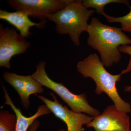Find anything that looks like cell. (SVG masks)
I'll return each mask as SVG.
<instances>
[{
  "label": "cell",
  "mask_w": 131,
  "mask_h": 131,
  "mask_svg": "<svg viewBox=\"0 0 131 131\" xmlns=\"http://www.w3.org/2000/svg\"><path fill=\"white\" fill-rule=\"evenodd\" d=\"M104 67L100 58L96 53H94L78 62L77 69L83 77L90 78L93 80L96 84L95 92L97 95L105 93L118 110L127 113H130L131 104L120 97L116 84L121 80L122 75L131 71V56L127 68L119 74H110Z\"/></svg>",
  "instance_id": "cell-1"
},
{
  "label": "cell",
  "mask_w": 131,
  "mask_h": 131,
  "mask_svg": "<svg viewBox=\"0 0 131 131\" xmlns=\"http://www.w3.org/2000/svg\"><path fill=\"white\" fill-rule=\"evenodd\" d=\"M86 32L89 35L88 45L98 51L105 67L119 62L121 55L119 47L131 45V39L121 28L102 24L96 17L91 18Z\"/></svg>",
  "instance_id": "cell-2"
},
{
  "label": "cell",
  "mask_w": 131,
  "mask_h": 131,
  "mask_svg": "<svg viewBox=\"0 0 131 131\" xmlns=\"http://www.w3.org/2000/svg\"><path fill=\"white\" fill-rule=\"evenodd\" d=\"M83 1L70 0L66 6L51 15L47 20L56 25V30L61 35H69L76 46L80 45V37L86 31L89 24L88 21L95 13L83 5Z\"/></svg>",
  "instance_id": "cell-3"
},
{
  "label": "cell",
  "mask_w": 131,
  "mask_h": 131,
  "mask_svg": "<svg viewBox=\"0 0 131 131\" xmlns=\"http://www.w3.org/2000/svg\"><path fill=\"white\" fill-rule=\"evenodd\" d=\"M46 63L40 61L37 65L36 71L33 73V77L40 84L56 93L71 108L78 113H85L93 117L100 114L98 110L92 107L88 102L86 94H73L62 83L56 82L48 76L45 70Z\"/></svg>",
  "instance_id": "cell-4"
},
{
  "label": "cell",
  "mask_w": 131,
  "mask_h": 131,
  "mask_svg": "<svg viewBox=\"0 0 131 131\" xmlns=\"http://www.w3.org/2000/svg\"><path fill=\"white\" fill-rule=\"evenodd\" d=\"M70 0H8L13 9L23 11L29 17L41 21H47L49 16L66 6Z\"/></svg>",
  "instance_id": "cell-5"
},
{
  "label": "cell",
  "mask_w": 131,
  "mask_h": 131,
  "mask_svg": "<svg viewBox=\"0 0 131 131\" xmlns=\"http://www.w3.org/2000/svg\"><path fill=\"white\" fill-rule=\"evenodd\" d=\"M30 46L26 38L14 28L0 25V66L11 68L10 61L16 55L25 53Z\"/></svg>",
  "instance_id": "cell-6"
},
{
  "label": "cell",
  "mask_w": 131,
  "mask_h": 131,
  "mask_svg": "<svg viewBox=\"0 0 131 131\" xmlns=\"http://www.w3.org/2000/svg\"><path fill=\"white\" fill-rule=\"evenodd\" d=\"M127 114L118 110L114 105L108 106L86 126L95 131H131L130 117Z\"/></svg>",
  "instance_id": "cell-7"
},
{
  "label": "cell",
  "mask_w": 131,
  "mask_h": 131,
  "mask_svg": "<svg viewBox=\"0 0 131 131\" xmlns=\"http://www.w3.org/2000/svg\"><path fill=\"white\" fill-rule=\"evenodd\" d=\"M50 95L53 98V101L42 95L37 96L45 103L56 117L65 123L67 131H84L83 126L91 122L94 117L69 110L66 106L59 103L54 93L51 92Z\"/></svg>",
  "instance_id": "cell-8"
},
{
  "label": "cell",
  "mask_w": 131,
  "mask_h": 131,
  "mask_svg": "<svg viewBox=\"0 0 131 131\" xmlns=\"http://www.w3.org/2000/svg\"><path fill=\"white\" fill-rule=\"evenodd\" d=\"M3 78L5 81L12 86L18 94L22 105L27 108L30 105L29 97L33 94L43 92L42 85L31 75H20L10 72H5Z\"/></svg>",
  "instance_id": "cell-9"
},
{
  "label": "cell",
  "mask_w": 131,
  "mask_h": 131,
  "mask_svg": "<svg viewBox=\"0 0 131 131\" xmlns=\"http://www.w3.org/2000/svg\"><path fill=\"white\" fill-rule=\"evenodd\" d=\"M29 16L25 12L16 11L9 12L0 10V19L7 21L19 31L20 34L24 38L28 37L32 34L30 29L33 26H36L39 29L45 27L47 21H41L36 23L31 21Z\"/></svg>",
  "instance_id": "cell-10"
},
{
  "label": "cell",
  "mask_w": 131,
  "mask_h": 131,
  "mask_svg": "<svg viewBox=\"0 0 131 131\" xmlns=\"http://www.w3.org/2000/svg\"><path fill=\"white\" fill-rule=\"evenodd\" d=\"M3 89L5 93V98L6 99L5 105L10 106L17 116V123L15 131H28L30 127L37 118L51 112L47 106L43 105L38 107L37 112L35 114L31 117H26L22 114L20 109L15 105L4 86H3Z\"/></svg>",
  "instance_id": "cell-11"
},
{
  "label": "cell",
  "mask_w": 131,
  "mask_h": 131,
  "mask_svg": "<svg viewBox=\"0 0 131 131\" xmlns=\"http://www.w3.org/2000/svg\"><path fill=\"white\" fill-rule=\"evenodd\" d=\"M82 2L86 8H94L97 13L102 15L105 13V7L110 3H123L130 6L129 1L126 0H83Z\"/></svg>",
  "instance_id": "cell-12"
},
{
  "label": "cell",
  "mask_w": 131,
  "mask_h": 131,
  "mask_svg": "<svg viewBox=\"0 0 131 131\" xmlns=\"http://www.w3.org/2000/svg\"><path fill=\"white\" fill-rule=\"evenodd\" d=\"M17 123L16 114L6 110L0 111V131H15Z\"/></svg>",
  "instance_id": "cell-13"
},
{
  "label": "cell",
  "mask_w": 131,
  "mask_h": 131,
  "mask_svg": "<svg viewBox=\"0 0 131 131\" xmlns=\"http://www.w3.org/2000/svg\"><path fill=\"white\" fill-rule=\"evenodd\" d=\"M130 12L125 16L115 17L103 13L102 15L109 23H119L122 31L131 33V7L129 6Z\"/></svg>",
  "instance_id": "cell-14"
},
{
  "label": "cell",
  "mask_w": 131,
  "mask_h": 131,
  "mask_svg": "<svg viewBox=\"0 0 131 131\" xmlns=\"http://www.w3.org/2000/svg\"><path fill=\"white\" fill-rule=\"evenodd\" d=\"M119 50L121 53H125L130 55L131 56V45H122L119 47ZM124 90L125 92H131V86L125 87Z\"/></svg>",
  "instance_id": "cell-15"
},
{
  "label": "cell",
  "mask_w": 131,
  "mask_h": 131,
  "mask_svg": "<svg viewBox=\"0 0 131 131\" xmlns=\"http://www.w3.org/2000/svg\"><path fill=\"white\" fill-rule=\"evenodd\" d=\"M40 125V122L37 120L36 119L32 124L29 127L28 131H36L38 129ZM58 131H66L64 129H60Z\"/></svg>",
  "instance_id": "cell-16"
},
{
  "label": "cell",
  "mask_w": 131,
  "mask_h": 131,
  "mask_svg": "<svg viewBox=\"0 0 131 131\" xmlns=\"http://www.w3.org/2000/svg\"></svg>",
  "instance_id": "cell-17"
}]
</instances>
